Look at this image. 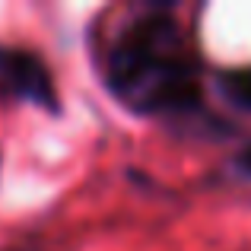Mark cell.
Segmentation results:
<instances>
[{
    "instance_id": "6da1fadb",
    "label": "cell",
    "mask_w": 251,
    "mask_h": 251,
    "mask_svg": "<svg viewBox=\"0 0 251 251\" xmlns=\"http://www.w3.org/2000/svg\"><path fill=\"white\" fill-rule=\"evenodd\" d=\"M105 80L137 115L172 121L207 115L201 61L169 10H147L124 25L111 42Z\"/></svg>"
},
{
    "instance_id": "7a4b0ae2",
    "label": "cell",
    "mask_w": 251,
    "mask_h": 251,
    "mask_svg": "<svg viewBox=\"0 0 251 251\" xmlns=\"http://www.w3.org/2000/svg\"><path fill=\"white\" fill-rule=\"evenodd\" d=\"M0 83L13 96L38 105L45 111H57V89L48 67L38 54L23 48H0Z\"/></svg>"
},
{
    "instance_id": "3957f363",
    "label": "cell",
    "mask_w": 251,
    "mask_h": 251,
    "mask_svg": "<svg viewBox=\"0 0 251 251\" xmlns=\"http://www.w3.org/2000/svg\"><path fill=\"white\" fill-rule=\"evenodd\" d=\"M216 92L232 108L251 111V67H229L216 74Z\"/></svg>"
},
{
    "instance_id": "277c9868",
    "label": "cell",
    "mask_w": 251,
    "mask_h": 251,
    "mask_svg": "<svg viewBox=\"0 0 251 251\" xmlns=\"http://www.w3.org/2000/svg\"><path fill=\"white\" fill-rule=\"evenodd\" d=\"M232 169L239 172L242 178H248L251 181V143H245V147L235 153V159H232Z\"/></svg>"
}]
</instances>
